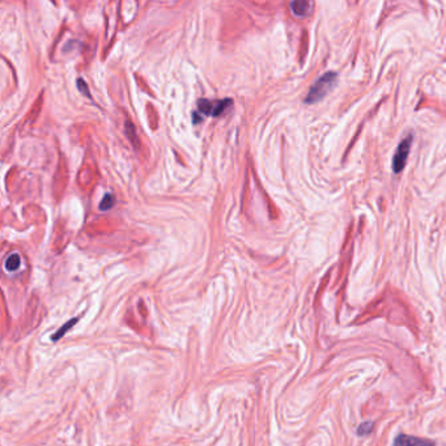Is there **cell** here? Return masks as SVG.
Here are the masks:
<instances>
[{
  "instance_id": "ba28073f",
  "label": "cell",
  "mask_w": 446,
  "mask_h": 446,
  "mask_svg": "<svg viewBox=\"0 0 446 446\" xmlns=\"http://www.w3.org/2000/svg\"><path fill=\"white\" fill-rule=\"evenodd\" d=\"M76 322H78V318H74V319H71V320H69V322H67V324H66V325H64V326H63V327H60V329H59V331H58V332H57V334H55V335H54V336H52V341H54V342H57V341H58V339H59V337H62V336H63V335H64V334H66V332H67V330H68V329H69V327H71V326H72V325H75V324H76Z\"/></svg>"
},
{
  "instance_id": "30bf717a",
  "label": "cell",
  "mask_w": 446,
  "mask_h": 446,
  "mask_svg": "<svg viewBox=\"0 0 446 446\" xmlns=\"http://www.w3.org/2000/svg\"><path fill=\"white\" fill-rule=\"evenodd\" d=\"M78 88L80 89L81 92H83L84 95L88 96V97H91V95H89V91H88V86H86L85 81H83V80H81V79H79V80H78Z\"/></svg>"
},
{
  "instance_id": "3957f363",
  "label": "cell",
  "mask_w": 446,
  "mask_h": 446,
  "mask_svg": "<svg viewBox=\"0 0 446 446\" xmlns=\"http://www.w3.org/2000/svg\"><path fill=\"white\" fill-rule=\"evenodd\" d=\"M436 443L428 438L414 437L408 435H399L395 437L394 446H435Z\"/></svg>"
},
{
  "instance_id": "8992f818",
  "label": "cell",
  "mask_w": 446,
  "mask_h": 446,
  "mask_svg": "<svg viewBox=\"0 0 446 446\" xmlns=\"http://www.w3.org/2000/svg\"><path fill=\"white\" fill-rule=\"evenodd\" d=\"M20 257H19V254H11L8 258H7L6 260V269L8 270V271H16V270H19V267H20Z\"/></svg>"
},
{
  "instance_id": "7a4b0ae2",
  "label": "cell",
  "mask_w": 446,
  "mask_h": 446,
  "mask_svg": "<svg viewBox=\"0 0 446 446\" xmlns=\"http://www.w3.org/2000/svg\"><path fill=\"white\" fill-rule=\"evenodd\" d=\"M412 139H414L412 135H408V136L404 137L401 143L398 144L397 151H395L394 157H393V163H391L393 172L397 173V174L398 173H401L404 169V166H406L407 158H408L409 151H411Z\"/></svg>"
},
{
  "instance_id": "52a82bcc",
  "label": "cell",
  "mask_w": 446,
  "mask_h": 446,
  "mask_svg": "<svg viewBox=\"0 0 446 446\" xmlns=\"http://www.w3.org/2000/svg\"><path fill=\"white\" fill-rule=\"evenodd\" d=\"M113 206H114V198H113L112 194H106L102 201H101L100 209L101 211H108V209L112 208Z\"/></svg>"
},
{
  "instance_id": "9c48e42d",
  "label": "cell",
  "mask_w": 446,
  "mask_h": 446,
  "mask_svg": "<svg viewBox=\"0 0 446 446\" xmlns=\"http://www.w3.org/2000/svg\"><path fill=\"white\" fill-rule=\"evenodd\" d=\"M372 429H373V423H363L358 428V433L360 436H366L372 432Z\"/></svg>"
},
{
  "instance_id": "277c9868",
  "label": "cell",
  "mask_w": 446,
  "mask_h": 446,
  "mask_svg": "<svg viewBox=\"0 0 446 446\" xmlns=\"http://www.w3.org/2000/svg\"><path fill=\"white\" fill-rule=\"evenodd\" d=\"M313 6H314V4H313L312 2L296 0V2H292V3L289 4V8H291V12L295 14L296 17L304 19V17H308V16L312 13Z\"/></svg>"
},
{
  "instance_id": "5b68a950",
  "label": "cell",
  "mask_w": 446,
  "mask_h": 446,
  "mask_svg": "<svg viewBox=\"0 0 446 446\" xmlns=\"http://www.w3.org/2000/svg\"><path fill=\"white\" fill-rule=\"evenodd\" d=\"M230 105H232V100H229V98H226V100H223V101H218V102H215L213 113H212V117H219V115H221L224 112H225L226 108H229V106H230Z\"/></svg>"
},
{
  "instance_id": "6da1fadb",
  "label": "cell",
  "mask_w": 446,
  "mask_h": 446,
  "mask_svg": "<svg viewBox=\"0 0 446 446\" xmlns=\"http://www.w3.org/2000/svg\"><path fill=\"white\" fill-rule=\"evenodd\" d=\"M337 81V74L336 72H326L320 78H318L314 81L312 86H310L308 95H306L305 102L306 103H315L318 101L324 100L330 92L334 89Z\"/></svg>"
}]
</instances>
